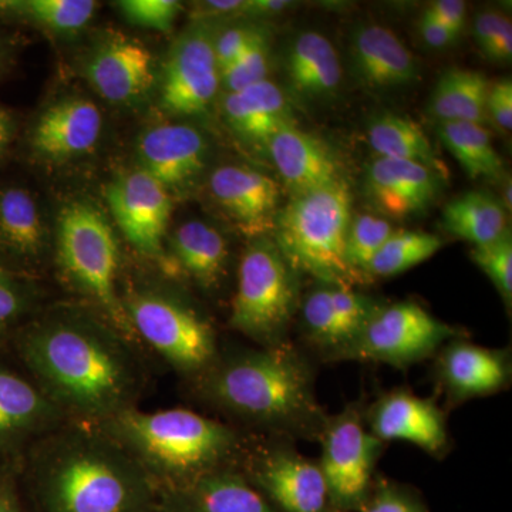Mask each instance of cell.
I'll return each mask as SVG.
<instances>
[{"label":"cell","instance_id":"cell-1","mask_svg":"<svg viewBox=\"0 0 512 512\" xmlns=\"http://www.w3.org/2000/svg\"><path fill=\"white\" fill-rule=\"evenodd\" d=\"M131 345L96 312L59 309L30 319L8 350L67 421L96 427L137 407L143 370Z\"/></svg>","mask_w":512,"mask_h":512},{"label":"cell","instance_id":"cell-2","mask_svg":"<svg viewBox=\"0 0 512 512\" xmlns=\"http://www.w3.org/2000/svg\"><path fill=\"white\" fill-rule=\"evenodd\" d=\"M23 491L36 512H161V491L100 429L66 421L29 448Z\"/></svg>","mask_w":512,"mask_h":512},{"label":"cell","instance_id":"cell-3","mask_svg":"<svg viewBox=\"0 0 512 512\" xmlns=\"http://www.w3.org/2000/svg\"><path fill=\"white\" fill-rule=\"evenodd\" d=\"M96 427L143 467L161 494L222 470L237 448L229 427L187 409L133 407Z\"/></svg>","mask_w":512,"mask_h":512},{"label":"cell","instance_id":"cell-4","mask_svg":"<svg viewBox=\"0 0 512 512\" xmlns=\"http://www.w3.org/2000/svg\"><path fill=\"white\" fill-rule=\"evenodd\" d=\"M204 383L211 400L255 423L291 427L315 416L309 370L289 349L245 352L214 363Z\"/></svg>","mask_w":512,"mask_h":512},{"label":"cell","instance_id":"cell-5","mask_svg":"<svg viewBox=\"0 0 512 512\" xmlns=\"http://www.w3.org/2000/svg\"><path fill=\"white\" fill-rule=\"evenodd\" d=\"M352 200L348 181L339 178L292 197L279 210L274 242L293 271L306 272L328 285L348 286L357 278L346 261Z\"/></svg>","mask_w":512,"mask_h":512},{"label":"cell","instance_id":"cell-6","mask_svg":"<svg viewBox=\"0 0 512 512\" xmlns=\"http://www.w3.org/2000/svg\"><path fill=\"white\" fill-rule=\"evenodd\" d=\"M56 256L64 278L93 303L97 315L136 342L119 292L116 232L94 205L83 201L64 205L57 218Z\"/></svg>","mask_w":512,"mask_h":512},{"label":"cell","instance_id":"cell-7","mask_svg":"<svg viewBox=\"0 0 512 512\" xmlns=\"http://www.w3.org/2000/svg\"><path fill=\"white\" fill-rule=\"evenodd\" d=\"M134 338L184 375L208 372L217 360L212 326L183 299L160 288L121 296Z\"/></svg>","mask_w":512,"mask_h":512},{"label":"cell","instance_id":"cell-8","mask_svg":"<svg viewBox=\"0 0 512 512\" xmlns=\"http://www.w3.org/2000/svg\"><path fill=\"white\" fill-rule=\"evenodd\" d=\"M296 305L292 266L274 239L254 238L242 255L232 301V328L262 343H274L284 332Z\"/></svg>","mask_w":512,"mask_h":512},{"label":"cell","instance_id":"cell-9","mask_svg":"<svg viewBox=\"0 0 512 512\" xmlns=\"http://www.w3.org/2000/svg\"><path fill=\"white\" fill-rule=\"evenodd\" d=\"M454 335L456 330L417 303L400 302L376 309L355 338L338 352L343 359L406 367L431 355Z\"/></svg>","mask_w":512,"mask_h":512},{"label":"cell","instance_id":"cell-10","mask_svg":"<svg viewBox=\"0 0 512 512\" xmlns=\"http://www.w3.org/2000/svg\"><path fill=\"white\" fill-rule=\"evenodd\" d=\"M211 22H194L174 40L158 80L161 110L170 116L207 113L217 99L221 73L215 59Z\"/></svg>","mask_w":512,"mask_h":512},{"label":"cell","instance_id":"cell-11","mask_svg":"<svg viewBox=\"0 0 512 512\" xmlns=\"http://www.w3.org/2000/svg\"><path fill=\"white\" fill-rule=\"evenodd\" d=\"M67 419L8 349H0V468L19 466L29 448Z\"/></svg>","mask_w":512,"mask_h":512},{"label":"cell","instance_id":"cell-12","mask_svg":"<svg viewBox=\"0 0 512 512\" xmlns=\"http://www.w3.org/2000/svg\"><path fill=\"white\" fill-rule=\"evenodd\" d=\"M106 200L117 227L131 247L148 258H164L173 195L137 168L107 185Z\"/></svg>","mask_w":512,"mask_h":512},{"label":"cell","instance_id":"cell-13","mask_svg":"<svg viewBox=\"0 0 512 512\" xmlns=\"http://www.w3.org/2000/svg\"><path fill=\"white\" fill-rule=\"evenodd\" d=\"M380 448L382 441L363 427L357 414L346 410L336 417L326 430L319 464L329 498L345 507L359 503L366 494Z\"/></svg>","mask_w":512,"mask_h":512},{"label":"cell","instance_id":"cell-14","mask_svg":"<svg viewBox=\"0 0 512 512\" xmlns=\"http://www.w3.org/2000/svg\"><path fill=\"white\" fill-rule=\"evenodd\" d=\"M84 77L110 104L137 106L156 86V62L143 43L117 33L93 47L84 60Z\"/></svg>","mask_w":512,"mask_h":512},{"label":"cell","instance_id":"cell-15","mask_svg":"<svg viewBox=\"0 0 512 512\" xmlns=\"http://www.w3.org/2000/svg\"><path fill=\"white\" fill-rule=\"evenodd\" d=\"M103 124V114L94 101L66 97L50 104L37 117L30 147L45 163H70L92 153L103 134Z\"/></svg>","mask_w":512,"mask_h":512},{"label":"cell","instance_id":"cell-16","mask_svg":"<svg viewBox=\"0 0 512 512\" xmlns=\"http://www.w3.org/2000/svg\"><path fill=\"white\" fill-rule=\"evenodd\" d=\"M208 143L198 128L184 123H164L147 128L136 144L138 170L153 177L173 195L202 173Z\"/></svg>","mask_w":512,"mask_h":512},{"label":"cell","instance_id":"cell-17","mask_svg":"<svg viewBox=\"0 0 512 512\" xmlns=\"http://www.w3.org/2000/svg\"><path fill=\"white\" fill-rule=\"evenodd\" d=\"M210 191L242 234L259 238L274 231L281 191L268 175L247 165H222L211 174Z\"/></svg>","mask_w":512,"mask_h":512},{"label":"cell","instance_id":"cell-18","mask_svg":"<svg viewBox=\"0 0 512 512\" xmlns=\"http://www.w3.org/2000/svg\"><path fill=\"white\" fill-rule=\"evenodd\" d=\"M440 178L427 165L377 157L367 167L365 188L377 210L403 220L430 207L439 194Z\"/></svg>","mask_w":512,"mask_h":512},{"label":"cell","instance_id":"cell-19","mask_svg":"<svg viewBox=\"0 0 512 512\" xmlns=\"http://www.w3.org/2000/svg\"><path fill=\"white\" fill-rule=\"evenodd\" d=\"M272 160L292 197L335 183L340 175L338 161L319 138L289 124L269 138Z\"/></svg>","mask_w":512,"mask_h":512},{"label":"cell","instance_id":"cell-20","mask_svg":"<svg viewBox=\"0 0 512 512\" xmlns=\"http://www.w3.org/2000/svg\"><path fill=\"white\" fill-rule=\"evenodd\" d=\"M372 434L380 441H409L429 453H440L447 444L446 423L436 404L406 392L376 404Z\"/></svg>","mask_w":512,"mask_h":512},{"label":"cell","instance_id":"cell-21","mask_svg":"<svg viewBox=\"0 0 512 512\" xmlns=\"http://www.w3.org/2000/svg\"><path fill=\"white\" fill-rule=\"evenodd\" d=\"M259 487L286 512H323L328 485L319 464L298 454L279 451L256 470Z\"/></svg>","mask_w":512,"mask_h":512},{"label":"cell","instance_id":"cell-22","mask_svg":"<svg viewBox=\"0 0 512 512\" xmlns=\"http://www.w3.org/2000/svg\"><path fill=\"white\" fill-rule=\"evenodd\" d=\"M161 512H276L241 476L218 470L161 494Z\"/></svg>","mask_w":512,"mask_h":512},{"label":"cell","instance_id":"cell-23","mask_svg":"<svg viewBox=\"0 0 512 512\" xmlns=\"http://www.w3.org/2000/svg\"><path fill=\"white\" fill-rule=\"evenodd\" d=\"M46 249V227L32 192L18 185L0 190V266H28Z\"/></svg>","mask_w":512,"mask_h":512},{"label":"cell","instance_id":"cell-24","mask_svg":"<svg viewBox=\"0 0 512 512\" xmlns=\"http://www.w3.org/2000/svg\"><path fill=\"white\" fill-rule=\"evenodd\" d=\"M353 63L360 79L372 89H392L414 82L419 66L412 52L392 30L362 26L352 37Z\"/></svg>","mask_w":512,"mask_h":512},{"label":"cell","instance_id":"cell-25","mask_svg":"<svg viewBox=\"0 0 512 512\" xmlns=\"http://www.w3.org/2000/svg\"><path fill=\"white\" fill-rule=\"evenodd\" d=\"M222 113L234 133L255 143L266 144L276 131L293 124L285 93L271 80L225 94Z\"/></svg>","mask_w":512,"mask_h":512},{"label":"cell","instance_id":"cell-26","mask_svg":"<svg viewBox=\"0 0 512 512\" xmlns=\"http://www.w3.org/2000/svg\"><path fill=\"white\" fill-rule=\"evenodd\" d=\"M228 244L218 229L188 221L175 229L168 244V266L205 289L215 288L225 274Z\"/></svg>","mask_w":512,"mask_h":512},{"label":"cell","instance_id":"cell-27","mask_svg":"<svg viewBox=\"0 0 512 512\" xmlns=\"http://www.w3.org/2000/svg\"><path fill=\"white\" fill-rule=\"evenodd\" d=\"M440 373L454 396H485L498 392L507 382V359L495 350L457 342L441 356Z\"/></svg>","mask_w":512,"mask_h":512},{"label":"cell","instance_id":"cell-28","mask_svg":"<svg viewBox=\"0 0 512 512\" xmlns=\"http://www.w3.org/2000/svg\"><path fill=\"white\" fill-rule=\"evenodd\" d=\"M289 82L301 96H329L338 90L342 67L335 47L318 32L296 37L286 59Z\"/></svg>","mask_w":512,"mask_h":512},{"label":"cell","instance_id":"cell-29","mask_svg":"<svg viewBox=\"0 0 512 512\" xmlns=\"http://www.w3.org/2000/svg\"><path fill=\"white\" fill-rule=\"evenodd\" d=\"M443 225L454 237L483 247L508 234L507 210L500 200L485 191H471L448 202Z\"/></svg>","mask_w":512,"mask_h":512},{"label":"cell","instance_id":"cell-30","mask_svg":"<svg viewBox=\"0 0 512 512\" xmlns=\"http://www.w3.org/2000/svg\"><path fill=\"white\" fill-rule=\"evenodd\" d=\"M490 83L483 73L451 69L440 77L431 94L430 111L441 121H467L483 124L487 120Z\"/></svg>","mask_w":512,"mask_h":512},{"label":"cell","instance_id":"cell-31","mask_svg":"<svg viewBox=\"0 0 512 512\" xmlns=\"http://www.w3.org/2000/svg\"><path fill=\"white\" fill-rule=\"evenodd\" d=\"M367 141L379 157L424 164L440 174L443 171L423 128L412 120L383 114L370 124Z\"/></svg>","mask_w":512,"mask_h":512},{"label":"cell","instance_id":"cell-32","mask_svg":"<svg viewBox=\"0 0 512 512\" xmlns=\"http://www.w3.org/2000/svg\"><path fill=\"white\" fill-rule=\"evenodd\" d=\"M93 0H5L0 13L23 20L56 36L82 32L96 15Z\"/></svg>","mask_w":512,"mask_h":512},{"label":"cell","instance_id":"cell-33","mask_svg":"<svg viewBox=\"0 0 512 512\" xmlns=\"http://www.w3.org/2000/svg\"><path fill=\"white\" fill-rule=\"evenodd\" d=\"M439 136L471 178H495L504 173V164L483 124L441 121Z\"/></svg>","mask_w":512,"mask_h":512},{"label":"cell","instance_id":"cell-34","mask_svg":"<svg viewBox=\"0 0 512 512\" xmlns=\"http://www.w3.org/2000/svg\"><path fill=\"white\" fill-rule=\"evenodd\" d=\"M441 239L429 232L394 231L367 266L366 276L389 278L427 261L441 248Z\"/></svg>","mask_w":512,"mask_h":512},{"label":"cell","instance_id":"cell-35","mask_svg":"<svg viewBox=\"0 0 512 512\" xmlns=\"http://www.w3.org/2000/svg\"><path fill=\"white\" fill-rule=\"evenodd\" d=\"M33 289L20 274L0 266V349L29 322L33 309Z\"/></svg>","mask_w":512,"mask_h":512},{"label":"cell","instance_id":"cell-36","mask_svg":"<svg viewBox=\"0 0 512 512\" xmlns=\"http://www.w3.org/2000/svg\"><path fill=\"white\" fill-rule=\"evenodd\" d=\"M303 320L309 335L319 345L340 350L352 340L333 305L329 285L309 293L303 305Z\"/></svg>","mask_w":512,"mask_h":512},{"label":"cell","instance_id":"cell-37","mask_svg":"<svg viewBox=\"0 0 512 512\" xmlns=\"http://www.w3.org/2000/svg\"><path fill=\"white\" fill-rule=\"evenodd\" d=\"M394 231L386 218L372 214L352 217L346 238V261L357 278L359 274L366 275L367 266Z\"/></svg>","mask_w":512,"mask_h":512},{"label":"cell","instance_id":"cell-38","mask_svg":"<svg viewBox=\"0 0 512 512\" xmlns=\"http://www.w3.org/2000/svg\"><path fill=\"white\" fill-rule=\"evenodd\" d=\"M268 70L269 45L268 35H265L252 43L247 52L221 74V86L225 87L227 93L239 92L268 80Z\"/></svg>","mask_w":512,"mask_h":512},{"label":"cell","instance_id":"cell-39","mask_svg":"<svg viewBox=\"0 0 512 512\" xmlns=\"http://www.w3.org/2000/svg\"><path fill=\"white\" fill-rule=\"evenodd\" d=\"M114 5L131 25L157 32H170L183 10L177 0H121Z\"/></svg>","mask_w":512,"mask_h":512},{"label":"cell","instance_id":"cell-40","mask_svg":"<svg viewBox=\"0 0 512 512\" xmlns=\"http://www.w3.org/2000/svg\"><path fill=\"white\" fill-rule=\"evenodd\" d=\"M471 258L491 279L495 288L510 305L512 299V241L510 232L498 241L474 247Z\"/></svg>","mask_w":512,"mask_h":512},{"label":"cell","instance_id":"cell-41","mask_svg":"<svg viewBox=\"0 0 512 512\" xmlns=\"http://www.w3.org/2000/svg\"><path fill=\"white\" fill-rule=\"evenodd\" d=\"M268 35L264 28L256 25L229 26L222 29L221 32L215 33L214 50L215 59H217L218 69L220 73H224L228 67L237 62L239 57L247 52L248 47L256 42L259 37Z\"/></svg>","mask_w":512,"mask_h":512},{"label":"cell","instance_id":"cell-42","mask_svg":"<svg viewBox=\"0 0 512 512\" xmlns=\"http://www.w3.org/2000/svg\"><path fill=\"white\" fill-rule=\"evenodd\" d=\"M20 471L22 464L0 468V512H28Z\"/></svg>","mask_w":512,"mask_h":512},{"label":"cell","instance_id":"cell-43","mask_svg":"<svg viewBox=\"0 0 512 512\" xmlns=\"http://www.w3.org/2000/svg\"><path fill=\"white\" fill-rule=\"evenodd\" d=\"M254 0H220V2H201L194 8L195 22H210L215 19L252 18Z\"/></svg>","mask_w":512,"mask_h":512},{"label":"cell","instance_id":"cell-44","mask_svg":"<svg viewBox=\"0 0 512 512\" xmlns=\"http://www.w3.org/2000/svg\"><path fill=\"white\" fill-rule=\"evenodd\" d=\"M487 113L503 130L512 128V83L511 79L500 80L490 86L487 97Z\"/></svg>","mask_w":512,"mask_h":512},{"label":"cell","instance_id":"cell-45","mask_svg":"<svg viewBox=\"0 0 512 512\" xmlns=\"http://www.w3.org/2000/svg\"><path fill=\"white\" fill-rule=\"evenodd\" d=\"M426 12H429L433 18L439 20L457 36L466 25V3L460 2V0H437V2L431 3Z\"/></svg>","mask_w":512,"mask_h":512},{"label":"cell","instance_id":"cell-46","mask_svg":"<svg viewBox=\"0 0 512 512\" xmlns=\"http://www.w3.org/2000/svg\"><path fill=\"white\" fill-rule=\"evenodd\" d=\"M507 19V16L497 10H484V12L478 13L476 23H474V36H476L477 45L484 53L494 42Z\"/></svg>","mask_w":512,"mask_h":512},{"label":"cell","instance_id":"cell-47","mask_svg":"<svg viewBox=\"0 0 512 512\" xmlns=\"http://www.w3.org/2000/svg\"><path fill=\"white\" fill-rule=\"evenodd\" d=\"M420 33L424 42L433 49H443V47L450 46L451 43L456 42L458 37L447 26L433 18L429 12H424L421 16Z\"/></svg>","mask_w":512,"mask_h":512},{"label":"cell","instance_id":"cell-48","mask_svg":"<svg viewBox=\"0 0 512 512\" xmlns=\"http://www.w3.org/2000/svg\"><path fill=\"white\" fill-rule=\"evenodd\" d=\"M363 512H417L409 501L400 495L384 491L377 495L372 504L367 505Z\"/></svg>","mask_w":512,"mask_h":512},{"label":"cell","instance_id":"cell-49","mask_svg":"<svg viewBox=\"0 0 512 512\" xmlns=\"http://www.w3.org/2000/svg\"><path fill=\"white\" fill-rule=\"evenodd\" d=\"M485 55L497 62H508L512 56V25L511 19L508 18L504 23L500 33L495 37L494 42L488 47Z\"/></svg>","mask_w":512,"mask_h":512},{"label":"cell","instance_id":"cell-50","mask_svg":"<svg viewBox=\"0 0 512 512\" xmlns=\"http://www.w3.org/2000/svg\"><path fill=\"white\" fill-rule=\"evenodd\" d=\"M13 131H15V124H13L12 116L3 107H0V157L8 150Z\"/></svg>","mask_w":512,"mask_h":512},{"label":"cell","instance_id":"cell-51","mask_svg":"<svg viewBox=\"0 0 512 512\" xmlns=\"http://www.w3.org/2000/svg\"><path fill=\"white\" fill-rule=\"evenodd\" d=\"M2 57H3V49H2V46H0V63H2Z\"/></svg>","mask_w":512,"mask_h":512}]
</instances>
